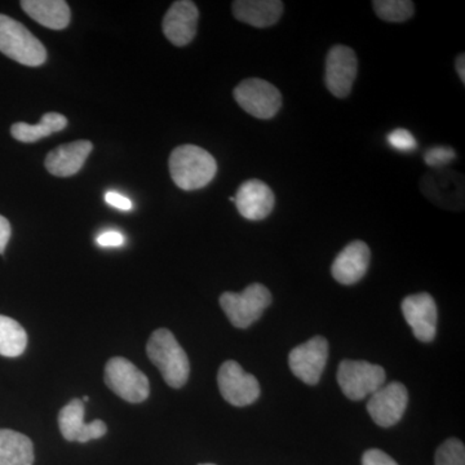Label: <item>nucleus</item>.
<instances>
[{
	"label": "nucleus",
	"instance_id": "nucleus-14",
	"mask_svg": "<svg viewBox=\"0 0 465 465\" xmlns=\"http://www.w3.org/2000/svg\"><path fill=\"white\" fill-rule=\"evenodd\" d=\"M200 11L191 0L174 2L163 18V33L176 47H183L195 38Z\"/></svg>",
	"mask_w": 465,
	"mask_h": 465
},
{
	"label": "nucleus",
	"instance_id": "nucleus-6",
	"mask_svg": "<svg viewBox=\"0 0 465 465\" xmlns=\"http://www.w3.org/2000/svg\"><path fill=\"white\" fill-rule=\"evenodd\" d=\"M232 94L244 112L258 119L273 118L282 108L280 90L264 79H246L234 88Z\"/></svg>",
	"mask_w": 465,
	"mask_h": 465
},
{
	"label": "nucleus",
	"instance_id": "nucleus-7",
	"mask_svg": "<svg viewBox=\"0 0 465 465\" xmlns=\"http://www.w3.org/2000/svg\"><path fill=\"white\" fill-rule=\"evenodd\" d=\"M106 385L130 403H142L150 394L149 379L124 357H114L105 366Z\"/></svg>",
	"mask_w": 465,
	"mask_h": 465
},
{
	"label": "nucleus",
	"instance_id": "nucleus-5",
	"mask_svg": "<svg viewBox=\"0 0 465 465\" xmlns=\"http://www.w3.org/2000/svg\"><path fill=\"white\" fill-rule=\"evenodd\" d=\"M387 381L381 366L367 361H341L338 370V382L342 393L351 401H361L381 390Z\"/></svg>",
	"mask_w": 465,
	"mask_h": 465
},
{
	"label": "nucleus",
	"instance_id": "nucleus-16",
	"mask_svg": "<svg viewBox=\"0 0 465 465\" xmlns=\"http://www.w3.org/2000/svg\"><path fill=\"white\" fill-rule=\"evenodd\" d=\"M370 258L371 251L365 242H351L333 260L332 277L345 286L360 282L369 271Z\"/></svg>",
	"mask_w": 465,
	"mask_h": 465
},
{
	"label": "nucleus",
	"instance_id": "nucleus-18",
	"mask_svg": "<svg viewBox=\"0 0 465 465\" xmlns=\"http://www.w3.org/2000/svg\"><path fill=\"white\" fill-rule=\"evenodd\" d=\"M232 15L241 23L253 27L273 26L283 14L280 0H237L232 5Z\"/></svg>",
	"mask_w": 465,
	"mask_h": 465
},
{
	"label": "nucleus",
	"instance_id": "nucleus-15",
	"mask_svg": "<svg viewBox=\"0 0 465 465\" xmlns=\"http://www.w3.org/2000/svg\"><path fill=\"white\" fill-rule=\"evenodd\" d=\"M238 213L251 222L271 215L275 204L274 193L264 182L252 179L242 183L234 197Z\"/></svg>",
	"mask_w": 465,
	"mask_h": 465
},
{
	"label": "nucleus",
	"instance_id": "nucleus-2",
	"mask_svg": "<svg viewBox=\"0 0 465 465\" xmlns=\"http://www.w3.org/2000/svg\"><path fill=\"white\" fill-rule=\"evenodd\" d=\"M146 353L170 387L179 390L188 381L189 358L170 330H155L146 344Z\"/></svg>",
	"mask_w": 465,
	"mask_h": 465
},
{
	"label": "nucleus",
	"instance_id": "nucleus-9",
	"mask_svg": "<svg viewBox=\"0 0 465 465\" xmlns=\"http://www.w3.org/2000/svg\"><path fill=\"white\" fill-rule=\"evenodd\" d=\"M358 74L356 52L347 45H333L326 57L324 84L333 96H349Z\"/></svg>",
	"mask_w": 465,
	"mask_h": 465
},
{
	"label": "nucleus",
	"instance_id": "nucleus-28",
	"mask_svg": "<svg viewBox=\"0 0 465 465\" xmlns=\"http://www.w3.org/2000/svg\"><path fill=\"white\" fill-rule=\"evenodd\" d=\"M96 242L101 247H121L124 243V237L119 232H104L96 238Z\"/></svg>",
	"mask_w": 465,
	"mask_h": 465
},
{
	"label": "nucleus",
	"instance_id": "nucleus-19",
	"mask_svg": "<svg viewBox=\"0 0 465 465\" xmlns=\"http://www.w3.org/2000/svg\"><path fill=\"white\" fill-rule=\"evenodd\" d=\"M21 7L36 23L52 30L65 29L72 12L64 0H23Z\"/></svg>",
	"mask_w": 465,
	"mask_h": 465
},
{
	"label": "nucleus",
	"instance_id": "nucleus-29",
	"mask_svg": "<svg viewBox=\"0 0 465 465\" xmlns=\"http://www.w3.org/2000/svg\"><path fill=\"white\" fill-rule=\"evenodd\" d=\"M106 203L110 204V206L118 208V210L122 211H130L133 208V202L128 200L124 195L119 194L116 192H108L105 194Z\"/></svg>",
	"mask_w": 465,
	"mask_h": 465
},
{
	"label": "nucleus",
	"instance_id": "nucleus-31",
	"mask_svg": "<svg viewBox=\"0 0 465 465\" xmlns=\"http://www.w3.org/2000/svg\"><path fill=\"white\" fill-rule=\"evenodd\" d=\"M464 54H459L457 58V72L459 76H460L461 82L465 84V58Z\"/></svg>",
	"mask_w": 465,
	"mask_h": 465
},
{
	"label": "nucleus",
	"instance_id": "nucleus-11",
	"mask_svg": "<svg viewBox=\"0 0 465 465\" xmlns=\"http://www.w3.org/2000/svg\"><path fill=\"white\" fill-rule=\"evenodd\" d=\"M409 405V391L402 382L382 385L367 402V411L379 427L390 428L399 423Z\"/></svg>",
	"mask_w": 465,
	"mask_h": 465
},
{
	"label": "nucleus",
	"instance_id": "nucleus-17",
	"mask_svg": "<svg viewBox=\"0 0 465 465\" xmlns=\"http://www.w3.org/2000/svg\"><path fill=\"white\" fill-rule=\"evenodd\" d=\"M92 149H94V145L87 140H79V142L58 146L48 153L45 162V168L54 176H73L84 167L85 159L90 155Z\"/></svg>",
	"mask_w": 465,
	"mask_h": 465
},
{
	"label": "nucleus",
	"instance_id": "nucleus-22",
	"mask_svg": "<svg viewBox=\"0 0 465 465\" xmlns=\"http://www.w3.org/2000/svg\"><path fill=\"white\" fill-rule=\"evenodd\" d=\"M26 345L27 335L24 327L12 318L0 316V356H21Z\"/></svg>",
	"mask_w": 465,
	"mask_h": 465
},
{
	"label": "nucleus",
	"instance_id": "nucleus-12",
	"mask_svg": "<svg viewBox=\"0 0 465 465\" xmlns=\"http://www.w3.org/2000/svg\"><path fill=\"white\" fill-rule=\"evenodd\" d=\"M403 317L406 322L411 327L412 333L419 341L430 342L437 335V312L436 302L430 293L421 292L407 296L403 299Z\"/></svg>",
	"mask_w": 465,
	"mask_h": 465
},
{
	"label": "nucleus",
	"instance_id": "nucleus-24",
	"mask_svg": "<svg viewBox=\"0 0 465 465\" xmlns=\"http://www.w3.org/2000/svg\"><path fill=\"white\" fill-rule=\"evenodd\" d=\"M434 463L436 465H465L464 443L457 439L445 440L437 449Z\"/></svg>",
	"mask_w": 465,
	"mask_h": 465
},
{
	"label": "nucleus",
	"instance_id": "nucleus-10",
	"mask_svg": "<svg viewBox=\"0 0 465 465\" xmlns=\"http://www.w3.org/2000/svg\"><path fill=\"white\" fill-rule=\"evenodd\" d=\"M329 358V342L322 336H314L291 351L289 365L292 374L308 385L321 381Z\"/></svg>",
	"mask_w": 465,
	"mask_h": 465
},
{
	"label": "nucleus",
	"instance_id": "nucleus-21",
	"mask_svg": "<svg viewBox=\"0 0 465 465\" xmlns=\"http://www.w3.org/2000/svg\"><path fill=\"white\" fill-rule=\"evenodd\" d=\"M67 118L58 113H47L42 116L38 124H27L18 122L11 127V134L21 143H36L52 134L65 130Z\"/></svg>",
	"mask_w": 465,
	"mask_h": 465
},
{
	"label": "nucleus",
	"instance_id": "nucleus-13",
	"mask_svg": "<svg viewBox=\"0 0 465 465\" xmlns=\"http://www.w3.org/2000/svg\"><path fill=\"white\" fill-rule=\"evenodd\" d=\"M84 403L82 400H73L61 409L58 414V427L64 439L70 442L85 443L91 440H99L108 432V427L103 420L84 423Z\"/></svg>",
	"mask_w": 465,
	"mask_h": 465
},
{
	"label": "nucleus",
	"instance_id": "nucleus-23",
	"mask_svg": "<svg viewBox=\"0 0 465 465\" xmlns=\"http://www.w3.org/2000/svg\"><path fill=\"white\" fill-rule=\"evenodd\" d=\"M375 14L388 23H405L414 15V3L410 0H375Z\"/></svg>",
	"mask_w": 465,
	"mask_h": 465
},
{
	"label": "nucleus",
	"instance_id": "nucleus-30",
	"mask_svg": "<svg viewBox=\"0 0 465 465\" xmlns=\"http://www.w3.org/2000/svg\"><path fill=\"white\" fill-rule=\"evenodd\" d=\"M11 224L5 216L0 215V253H5L9 238H11Z\"/></svg>",
	"mask_w": 465,
	"mask_h": 465
},
{
	"label": "nucleus",
	"instance_id": "nucleus-33",
	"mask_svg": "<svg viewBox=\"0 0 465 465\" xmlns=\"http://www.w3.org/2000/svg\"><path fill=\"white\" fill-rule=\"evenodd\" d=\"M201 465H215V464H201Z\"/></svg>",
	"mask_w": 465,
	"mask_h": 465
},
{
	"label": "nucleus",
	"instance_id": "nucleus-26",
	"mask_svg": "<svg viewBox=\"0 0 465 465\" xmlns=\"http://www.w3.org/2000/svg\"><path fill=\"white\" fill-rule=\"evenodd\" d=\"M455 158H457V154H455L454 149L448 148V146L430 148L424 155L425 163L436 168L446 166Z\"/></svg>",
	"mask_w": 465,
	"mask_h": 465
},
{
	"label": "nucleus",
	"instance_id": "nucleus-32",
	"mask_svg": "<svg viewBox=\"0 0 465 465\" xmlns=\"http://www.w3.org/2000/svg\"><path fill=\"white\" fill-rule=\"evenodd\" d=\"M88 400H90V399H88L87 396H84V399H82V401H84V403L88 402Z\"/></svg>",
	"mask_w": 465,
	"mask_h": 465
},
{
	"label": "nucleus",
	"instance_id": "nucleus-8",
	"mask_svg": "<svg viewBox=\"0 0 465 465\" xmlns=\"http://www.w3.org/2000/svg\"><path fill=\"white\" fill-rule=\"evenodd\" d=\"M220 393L232 406L244 407L259 400L262 388L255 376L247 374L240 363L226 361L217 375Z\"/></svg>",
	"mask_w": 465,
	"mask_h": 465
},
{
	"label": "nucleus",
	"instance_id": "nucleus-25",
	"mask_svg": "<svg viewBox=\"0 0 465 465\" xmlns=\"http://www.w3.org/2000/svg\"><path fill=\"white\" fill-rule=\"evenodd\" d=\"M388 143L391 148L399 150V152H412L418 146L415 137L405 128H397L388 134Z\"/></svg>",
	"mask_w": 465,
	"mask_h": 465
},
{
	"label": "nucleus",
	"instance_id": "nucleus-27",
	"mask_svg": "<svg viewBox=\"0 0 465 465\" xmlns=\"http://www.w3.org/2000/svg\"><path fill=\"white\" fill-rule=\"evenodd\" d=\"M362 465H399L394 459L378 449L367 450L362 458Z\"/></svg>",
	"mask_w": 465,
	"mask_h": 465
},
{
	"label": "nucleus",
	"instance_id": "nucleus-4",
	"mask_svg": "<svg viewBox=\"0 0 465 465\" xmlns=\"http://www.w3.org/2000/svg\"><path fill=\"white\" fill-rule=\"evenodd\" d=\"M271 291L264 284L252 283L242 292H224L220 296V305L232 326L247 329L262 316L272 304Z\"/></svg>",
	"mask_w": 465,
	"mask_h": 465
},
{
	"label": "nucleus",
	"instance_id": "nucleus-1",
	"mask_svg": "<svg viewBox=\"0 0 465 465\" xmlns=\"http://www.w3.org/2000/svg\"><path fill=\"white\" fill-rule=\"evenodd\" d=\"M217 173L215 158L197 145H182L170 155L173 183L185 192L198 191L213 182Z\"/></svg>",
	"mask_w": 465,
	"mask_h": 465
},
{
	"label": "nucleus",
	"instance_id": "nucleus-20",
	"mask_svg": "<svg viewBox=\"0 0 465 465\" xmlns=\"http://www.w3.org/2000/svg\"><path fill=\"white\" fill-rule=\"evenodd\" d=\"M34 446L25 434L0 430V465H33Z\"/></svg>",
	"mask_w": 465,
	"mask_h": 465
},
{
	"label": "nucleus",
	"instance_id": "nucleus-3",
	"mask_svg": "<svg viewBox=\"0 0 465 465\" xmlns=\"http://www.w3.org/2000/svg\"><path fill=\"white\" fill-rule=\"evenodd\" d=\"M0 52L25 66H41L47 51L36 36L14 18L0 15Z\"/></svg>",
	"mask_w": 465,
	"mask_h": 465
}]
</instances>
